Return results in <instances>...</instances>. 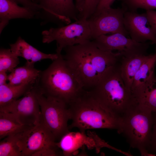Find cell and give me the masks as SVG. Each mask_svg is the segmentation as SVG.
<instances>
[{
    "mask_svg": "<svg viewBox=\"0 0 156 156\" xmlns=\"http://www.w3.org/2000/svg\"><path fill=\"white\" fill-rule=\"evenodd\" d=\"M63 50L64 58L83 89L87 91L94 88L107 71L122 57L118 52L100 49L92 40Z\"/></svg>",
    "mask_w": 156,
    "mask_h": 156,
    "instance_id": "obj_1",
    "label": "cell"
},
{
    "mask_svg": "<svg viewBox=\"0 0 156 156\" xmlns=\"http://www.w3.org/2000/svg\"><path fill=\"white\" fill-rule=\"evenodd\" d=\"M57 53L58 57L46 69L41 71L35 84L45 96L68 104L83 89L62 55Z\"/></svg>",
    "mask_w": 156,
    "mask_h": 156,
    "instance_id": "obj_2",
    "label": "cell"
},
{
    "mask_svg": "<svg viewBox=\"0 0 156 156\" xmlns=\"http://www.w3.org/2000/svg\"><path fill=\"white\" fill-rule=\"evenodd\" d=\"M72 122L69 129L86 130L107 129L118 130L121 117L109 111L99 104L87 91L83 90L68 104Z\"/></svg>",
    "mask_w": 156,
    "mask_h": 156,
    "instance_id": "obj_3",
    "label": "cell"
},
{
    "mask_svg": "<svg viewBox=\"0 0 156 156\" xmlns=\"http://www.w3.org/2000/svg\"><path fill=\"white\" fill-rule=\"evenodd\" d=\"M87 91L103 107L120 117L138 104L121 77L118 63L107 71L94 88Z\"/></svg>",
    "mask_w": 156,
    "mask_h": 156,
    "instance_id": "obj_4",
    "label": "cell"
},
{
    "mask_svg": "<svg viewBox=\"0 0 156 156\" xmlns=\"http://www.w3.org/2000/svg\"><path fill=\"white\" fill-rule=\"evenodd\" d=\"M154 122L153 112L137 104L121 117L117 132L125 137L130 147L138 149L142 156L148 151Z\"/></svg>",
    "mask_w": 156,
    "mask_h": 156,
    "instance_id": "obj_5",
    "label": "cell"
},
{
    "mask_svg": "<svg viewBox=\"0 0 156 156\" xmlns=\"http://www.w3.org/2000/svg\"><path fill=\"white\" fill-rule=\"evenodd\" d=\"M37 97L41 115L40 122L51 132L56 141H59L70 131V120L68 105L61 100L45 96L38 89Z\"/></svg>",
    "mask_w": 156,
    "mask_h": 156,
    "instance_id": "obj_6",
    "label": "cell"
},
{
    "mask_svg": "<svg viewBox=\"0 0 156 156\" xmlns=\"http://www.w3.org/2000/svg\"><path fill=\"white\" fill-rule=\"evenodd\" d=\"M43 43L55 41L56 53H61L67 47L83 43L92 40L91 31L88 19H79L74 23L58 28H51L42 33Z\"/></svg>",
    "mask_w": 156,
    "mask_h": 156,
    "instance_id": "obj_7",
    "label": "cell"
},
{
    "mask_svg": "<svg viewBox=\"0 0 156 156\" xmlns=\"http://www.w3.org/2000/svg\"><path fill=\"white\" fill-rule=\"evenodd\" d=\"M38 91L35 83L30 90L21 97L0 107V112L12 114L23 125L30 126L37 125L41 115Z\"/></svg>",
    "mask_w": 156,
    "mask_h": 156,
    "instance_id": "obj_8",
    "label": "cell"
},
{
    "mask_svg": "<svg viewBox=\"0 0 156 156\" xmlns=\"http://www.w3.org/2000/svg\"><path fill=\"white\" fill-rule=\"evenodd\" d=\"M56 143L52 133L40 122L19 134L18 144L22 156H33L47 149L62 152Z\"/></svg>",
    "mask_w": 156,
    "mask_h": 156,
    "instance_id": "obj_9",
    "label": "cell"
},
{
    "mask_svg": "<svg viewBox=\"0 0 156 156\" xmlns=\"http://www.w3.org/2000/svg\"><path fill=\"white\" fill-rule=\"evenodd\" d=\"M127 10L125 7L115 9L110 8L88 19L92 40L110 33H119L125 36L128 35L124 23V14Z\"/></svg>",
    "mask_w": 156,
    "mask_h": 156,
    "instance_id": "obj_10",
    "label": "cell"
},
{
    "mask_svg": "<svg viewBox=\"0 0 156 156\" xmlns=\"http://www.w3.org/2000/svg\"><path fill=\"white\" fill-rule=\"evenodd\" d=\"M92 40L100 49L109 52L116 51L122 57L146 55L149 45L148 42H138L119 33L102 35Z\"/></svg>",
    "mask_w": 156,
    "mask_h": 156,
    "instance_id": "obj_11",
    "label": "cell"
},
{
    "mask_svg": "<svg viewBox=\"0 0 156 156\" xmlns=\"http://www.w3.org/2000/svg\"><path fill=\"white\" fill-rule=\"evenodd\" d=\"M124 23L131 38L140 43L151 41L155 44L156 51V36L149 25L145 13L139 14L127 10L124 14Z\"/></svg>",
    "mask_w": 156,
    "mask_h": 156,
    "instance_id": "obj_12",
    "label": "cell"
},
{
    "mask_svg": "<svg viewBox=\"0 0 156 156\" xmlns=\"http://www.w3.org/2000/svg\"><path fill=\"white\" fill-rule=\"evenodd\" d=\"M40 5L42 9L67 25L72 20L79 19L73 0H44Z\"/></svg>",
    "mask_w": 156,
    "mask_h": 156,
    "instance_id": "obj_13",
    "label": "cell"
},
{
    "mask_svg": "<svg viewBox=\"0 0 156 156\" xmlns=\"http://www.w3.org/2000/svg\"><path fill=\"white\" fill-rule=\"evenodd\" d=\"M38 12L18 5L14 0H0V34L13 19L33 18Z\"/></svg>",
    "mask_w": 156,
    "mask_h": 156,
    "instance_id": "obj_14",
    "label": "cell"
},
{
    "mask_svg": "<svg viewBox=\"0 0 156 156\" xmlns=\"http://www.w3.org/2000/svg\"><path fill=\"white\" fill-rule=\"evenodd\" d=\"M10 49L17 56L25 59L26 64L34 65L38 61L49 59L53 61L58 57L56 53L46 54L40 51L27 42L21 37H19L15 43L10 44Z\"/></svg>",
    "mask_w": 156,
    "mask_h": 156,
    "instance_id": "obj_15",
    "label": "cell"
},
{
    "mask_svg": "<svg viewBox=\"0 0 156 156\" xmlns=\"http://www.w3.org/2000/svg\"><path fill=\"white\" fill-rule=\"evenodd\" d=\"M57 145L62 151L63 155L68 156L84 144L89 148L96 147V143L90 135L87 136L85 133L70 131L64 135Z\"/></svg>",
    "mask_w": 156,
    "mask_h": 156,
    "instance_id": "obj_16",
    "label": "cell"
},
{
    "mask_svg": "<svg viewBox=\"0 0 156 156\" xmlns=\"http://www.w3.org/2000/svg\"><path fill=\"white\" fill-rule=\"evenodd\" d=\"M146 55H136L122 57L118 64L121 77L126 87L131 91L135 76L139 68L147 58Z\"/></svg>",
    "mask_w": 156,
    "mask_h": 156,
    "instance_id": "obj_17",
    "label": "cell"
},
{
    "mask_svg": "<svg viewBox=\"0 0 156 156\" xmlns=\"http://www.w3.org/2000/svg\"><path fill=\"white\" fill-rule=\"evenodd\" d=\"M156 65V51L148 55L135 76L131 90L135 98L144 85L155 74Z\"/></svg>",
    "mask_w": 156,
    "mask_h": 156,
    "instance_id": "obj_18",
    "label": "cell"
},
{
    "mask_svg": "<svg viewBox=\"0 0 156 156\" xmlns=\"http://www.w3.org/2000/svg\"><path fill=\"white\" fill-rule=\"evenodd\" d=\"M41 70L35 68L34 65L25 64L16 67L8 75V83L12 86H18L35 82Z\"/></svg>",
    "mask_w": 156,
    "mask_h": 156,
    "instance_id": "obj_19",
    "label": "cell"
},
{
    "mask_svg": "<svg viewBox=\"0 0 156 156\" xmlns=\"http://www.w3.org/2000/svg\"><path fill=\"white\" fill-rule=\"evenodd\" d=\"M138 104L156 113V75L155 74L140 89L136 97Z\"/></svg>",
    "mask_w": 156,
    "mask_h": 156,
    "instance_id": "obj_20",
    "label": "cell"
},
{
    "mask_svg": "<svg viewBox=\"0 0 156 156\" xmlns=\"http://www.w3.org/2000/svg\"><path fill=\"white\" fill-rule=\"evenodd\" d=\"M35 82L18 86H12L8 83L0 86V107L24 95L32 89Z\"/></svg>",
    "mask_w": 156,
    "mask_h": 156,
    "instance_id": "obj_21",
    "label": "cell"
},
{
    "mask_svg": "<svg viewBox=\"0 0 156 156\" xmlns=\"http://www.w3.org/2000/svg\"><path fill=\"white\" fill-rule=\"evenodd\" d=\"M31 126L21 124L12 114L0 112V139L22 132Z\"/></svg>",
    "mask_w": 156,
    "mask_h": 156,
    "instance_id": "obj_22",
    "label": "cell"
},
{
    "mask_svg": "<svg viewBox=\"0 0 156 156\" xmlns=\"http://www.w3.org/2000/svg\"><path fill=\"white\" fill-rule=\"evenodd\" d=\"M19 133L2 139L0 142V156H22L18 144Z\"/></svg>",
    "mask_w": 156,
    "mask_h": 156,
    "instance_id": "obj_23",
    "label": "cell"
},
{
    "mask_svg": "<svg viewBox=\"0 0 156 156\" xmlns=\"http://www.w3.org/2000/svg\"><path fill=\"white\" fill-rule=\"evenodd\" d=\"M10 49L1 48L0 50V72H11L19 63L18 57Z\"/></svg>",
    "mask_w": 156,
    "mask_h": 156,
    "instance_id": "obj_24",
    "label": "cell"
},
{
    "mask_svg": "<svg viewBox=\"0 0 156 156\" xmlns=\"http://www.w3.org/2000/svg\"><path fill=\"white\" fill-rule=\"evenodd\" d=\"M125 2L129 8L134 11L138 8L146 10L156 9V0H125Z\"/></svg>",
    "mask_w": 156,
    "mask_h": 156,
    "instance_id": "obj_25",
    "label": "cell"
},
{
    "mask_svg": "<svg viewBox=\"0 0 156 156\" xmlns=\"http://www.w3.org/2000/svg\"><path fill=\"white\" fill-rule=\"evenodd\" d=\"M100 0H85L82 12L79 14L78 19L83 18L88 19L94 13Z\"/></svg>",
    "mask_w": 156,
    "mask_h": 156,
    "instance_id": "obj_26",
    "label": "cell"
},
{
    "mask_svg": "<svg viewBox=\"0 0 156 156\" xmlns=\"http://www.w3.org/2000/svg\"><path fill=\"white\" fill-rule=\"evenodd\" d=\"M154 122L151 140L147 150L151 153H156V113H153Z\"/></svg>",
    "mask_w": 156,
    "mask_h": 156,
    "instance_id": "obj_27",
    "label": "cell"
},
{
    "mask_svg": "<svg viewBox=\"0 0 156 156\" xmlns=\"http://www.w3.org/2000/svg\"><path fill=\"white\" fill-rule=\"evenodd\" d=\"M18 4L28 8L32 10L39 12L41 9H42V6L39 4L35 3L31 0H14Z\"/></svg>",
    "mask_w": 156,
    "mask_h": 156,
    "instance_id": "obj_28",
    "label": "cell"
},
{
    "mask_svg": "<svg viewBox=\"0 0 156 156\" xmlns=\"http://www.w3.org/2000/svg\"><path fill=\"white\" fill-rule=\"evenodd\" d=\"M145 13L149 25L156 36V11L154 10H147Z\"/></svg>",
    "mask_w": 156,
    "mask_h": 156,
    "instance_id": "obj_29",
    "label": "cell"
},
{
    "mask_svg": "<svg viewBox=\"0 0 156 156\" xmlns=\"http://www.w3.org/2000/svg\"><path fill=\"white\" fill-rule=\"evenodd\" d=\"M114 0H100L94 14L91 16H95L104 10L109 8Z\"/></svg>",
    "mask_w": 156,
    "mask_h": 156,
    "instance_id": "obj_30",
    "label": "cell"
},
{
    "mask_svg": "<svg viewBox=\"0 0 156 156\" xmlns=\"http://www.w3.org/2000/svg\"><path fill=\"white\" fill-rule=\"evenodd\" d=\"M84 2L85 0H75V5L79 14L81 13L83 10Z\"/></svg>",
    "mask_w": 156,
    "mask_h": 156,
    "instance_id": "obj_31",
    "label": "cell"
},
{
    "mask_svg": "<svg viewBox=\"0 0 156 156\" xmlns=\"http://www.w3.org/2000/svg\"><path fill=\"white\" fill-rule=\"evenodd\" d=\"M7 72L5 71L0 72V86L7 83L8 81V75Z\"/></svg>",
    "mask_w": 156,
    "mask_h": 156,
    "instance_id": "obj_32",
    "label": "cell"
},
{
    "mask_svg": "<svg viewBox=\"0 0 156 156\" xmlns=\"http://www.w3.org/2000/svg\"><path fill=\"white\" fill-rule=\"evenodd\" d=\"M31 0L35 3L38 4V3H39V0Z\"/></svg>",
    "mask_w": 156,
    "mask_h": 156,
    "instance_id": "obj_33",
    "label": "cell"
},
{
    "mask_svg": "<svg viewBox=\"0 0 156 156\" xmlns=\"http://www.w3.org/2000/svg\"><path fill=\"white\" fill-rule=\"evenodd\" d=\"M44 0H39V4H40L42 3Z\"/></svg>",
    "mask_w": 156,
    "mask_h": 156,
    "instance_id": "obj_34",
    "label": "cell"
}]
</instances>
